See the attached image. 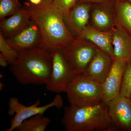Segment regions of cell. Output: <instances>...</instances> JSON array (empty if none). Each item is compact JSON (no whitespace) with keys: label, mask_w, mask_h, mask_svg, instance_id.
Masks as SVG:
<instances>
[{"label":"cell","mask_w":131,"mask_h":131,"mask_svg":"<svg viewBox=\"0 0 131 131\" xmlns=\"http://www.w3.org/2000/svg\"><path fill=\"white\" fill-rule=\"evenodd\" d=\"M51 53L52 68L46 88L47 91L53 93L65 92L68 85L76 75L68 65L61 49L54 50Z\"/></svg>","instance_id":"52a82bcc"},{"label":"cell","mask_w":131,"mask_h":131,"mask_svg":"<svg viewBox=\"0 0 131 131\" xmlns=\"http://www.w3.org/2000/svg\"><path fill=\"white\" fill-rule=\"evenodd\" d=\"M126 61L114 59L111 69L103 83L102 102L107 104L120 95Z\"/></svg>","instance_id":"30bf717a"},{"label":"cell","mask_w":131,"mask_h":131,"mask_svg":"<svg viewBox=\"0 0 131 131\" xmlns=\"http://www.w3.org/2000/svg\"><path fill=\"white\" fill-rule=\"evenodd\" d=\"M51 121L43 115L38 114L24 121L16 129L17 131H44Z\"/></svg>","instance_id":"ac0fdd59"},{"label":"cell","mask_w":131,"mask_h":131,"mask_svg":"<svg viewBox=\"0 0 131 131\" xmlns=\"http://www.w3.org/2000/svg\"><path fill=\"white\" fill-rule=\"evenodd\" d=\"M54 0H42L40 5H46L51 4Z\"/></svg>","instance_id":"d4e9b609"},{"label":"cell","mask_w":131,"mask_h":131,"mask_svg":"<svg viewBox=\"0 0 131 131\" xmlns=\"http://www.w3.org/2000/svg\"><path fill=\"white\" fill-rule=\"evenodd\" d=\"M115 26L131 35V4L127 0H115L114 5Z\"/></svg>","instance_id":"e0dca14e"},{"label":"cell","mask_w":131,"mask_h":131,"mask_svg":"<svg viewBox=\"0 0 131 131\" xmlns=\"http://www.w3.org/2000/svg\"><path fill=\"white\" fill-rule=\"evenodd\" d=\"M22 8L19 0H0V20L12 16Z\"/></svg>","instance_id":"d6986e66"},{"label":"cell","mask_w":131,"mask_h":131,"mask_svg":"<svg viewBox=\"0 0 131 131\" xmlns=\"http://www.w3.org/2000/svg\"><path fill=\"white\" fill-rule=\"evenodd\" d=\"M61 122L67 131L116 130L110 119L107 105L102 102L95 105H70L64 108Z\"/></svg>","instance_id":"3957f363"},{"label":"cell","mask_w":131,"mask_h":131,"mask_svg":"<svg viewBox=\"0 0 131 131\" xmlns=\"http://www.w3.org/2000/svg\"><path fill=\"white\" fill-rule=\"evenodd\" d=\"M107 0H79V2H87L91 3H101L106 2Z\"/></svg>","instance_id":"cb8c5ba5"},{"label":"cell","mask_w":131,"mask_h":131,"mask_svg":"<svg viewBox=\"0 0 131 131\" xmlns=\"http://www.w3.org/2000/svg\"><path fill=\"white\" fill-rule=\"evenodd\" d=\"M130 98H131V94H130Z\"/></svg>","instance_id":"f1b7e54d"},{"label":"cell","mask_w":131,"mask_h":131,"mask_svg":"<svg viewBox=\"0 0 131 131\" xmlns=\"http://www.w3.org/2000/svg\"><path fill=\"white\" fill-rule=\"evenodd\" d=\"M75 38L91 42L99 49L108 53L114 59L112 32L98 30L89 25Z\"/></svg>","instance_id":"9a60e30c"},{"label":"cell","mask_w":131,"mask_h":131,"mask_svg":"<svg viewBox=\"0 0 131 131\" xmlns=\"http://www.w3.org/2000/svg\"><path fill=\"white\" fill-rule=\"evenodd\" d=\"M65 92L70 105L77 106L95 105L102 102L103 83L83 74L77 75L71 81Z\"/></svg>","instance_id":"277c9868"},{"label":"cell","mask_w":131,"mask_h":131,"mask_svg":"<svg viewBox=\"0 0 131 131\" xmlns=\"http://www.w3.org/2000/svg\"><path fill=\"white\" fill-rule=\"evenodd\" d=\"M79 0H54L52 4L64 15L69 12Z\"/></svg>","instance_id":"7402d4cb"},{"label":"cell","mask_w":131,"mask_h":131,"mask_svg":"<svg viewBox=\"0 0 131 131\" xmlns=\"http://www.w3.org/2000/svg\"><path fill=\"white\" fill-rule=\"evenodd\" d=\"M52 68L51 52L37 47L19 52L10 70L21 84L46 85L50 80Z\"/></svg>","instance_id":"7a4b0ae2"},{"label":"cell","mask_w":131,"mask_h":131,"mask_svg":"<svg viewBox=\"0 0 131 131\" xmlns=\"http://www.w3.org/2000/svg\"><path fill=\"white\" fill-rule=\"evenodd\" d=\"M131 94V59L127 62L122 77L120 95L130 97Z\"/></svg>","instance_id":"44dd1931"},{"label":"cell","mask_w":131,"mask_h":131,"mask_svg":"<svg viewBox=\"0 0 131 131\" xmlns=\"http://www.w3.org/2000/svg\"><path fill=\"white\" fill-rule=\"evenodd\" d=\"M115 0L101 3H91L89 25L101 31H112L115 27L114 5Z\"/></svg>","instance_id":"ba28073f"},{"label":"cell","mask_w":131,"mask_h":131,"mask_svg":"<svg viewBox=\"0 0 131 131\" xmlns=\"http://www.w3.org/2000/svg\"><path fill=\"white\" fill-rule=\"evenodd\" d=\"M9 64L6 58L2 53L0 54V66L3 68H6Z\"/></svg>","instance_id":"603a6c76"},{"label":"cell","mask_w":131,"mask_h":131,"mask_svg":"<svg viewBox=\"0 0 131 131\" xmlns=\"http://www.w3.org/2000/svg\"><path fill=\"white\" fill-rule=\"evenodd\" d=\"M113 61L108 53L99 48L86 71L82 74L103 83L111 69Z\"/></svg>","instance_id":"4fadbf2b"},{"label":"cell","mask_w":131,"mask_h":131,"mask_svg":"<svg viewBox=\"0 0 131 131\" xmlns=\"http://www.w3.org/2000/svg\"><path fill=\"white\" fill-rule=\"evenodd\" d=\"M31 3L35 5H40L42 0H30Z\"/></svg>","instance_id":"484cf974"},{"label":"cell","mask_w":131,"mask_h":131,"mask_svg":"<svg viewBox=\"0 0 131 131\" xmlns=\"http://www.w3.org/2000/svg\"><path fill=\"white\" fill-rule=\"evenodd\" d=\"M106 104L108 115L115 129L131 131V98L119 95Z\"/></svg>","instance_id":"9c48e42d"},{"label":"cell","mask_w":131,"mask_h":131,"mask_svg":"<svg viewBox=\"0 0 131 131\" xmlns=\"http://www.w3.org/2000/svg\"><path fill=\"white\" fill-rule=\"evenodd\" d=\"M40 101L38 100L32 105L26 106L19 102L18 99L15 97L10 98L9 102L8 114L10 116L14 115L11 121L10 127L6 131L16 130L25 120L38 114L43 115L49 108L56 107L61 109L63 106V100L62 96L57 94L50 103L45 105L40 106Z\"/></svg>","instance_id":"8992f818"},{"label":"cell","mask_w":131,"mask_h":131,"mask_svg":"<svg viewBox=\"0 0 131 131\" xmlns=\"http://www.w3.org/2000/svg\"><path fill=\"white\" fill-rule=\"evenodd\" d=\"M6 40L12 48L19 52L38 47L40 40V32L37 25L32 20L28 26L21 32Z\"/></svg>","instance_id":"7c38bea8"},{"label":"cell","mask_w":131,"mask_h":131,"mask_svg":"<svg viewBox=\"0 0 131 131\" xmlns=\"http://www.w3.org/2000/svg\"><path fill=\"white\" fill-rule=\"evenodd\" d=\"M31 20L27 10L22 7L9 18L1 20L0 32L5 38L12 37L27 27Z\"/></svg>","instance_id":"5bb4252c"},{"label":"cell","mask_w":131,"mask_h":131,"mask_svg":"<svg viewBox=\"0 0 131 131\" xmlns=\"http://www.w3.org/2000/svg\"><path fill=\"white\" fill-rule=\"evenodd\" d=\"M127 1L129 2L131 4V0H127Z\"/></svg>","instance_id":"83f0119b"},{"label":"cell","mask_w":131,"mask_h":131,"mask_svg":"<svg viewBox=\"0 0 131 131\" xmlns=\"http://www.w3.org/2000/svg\"><path fill=\"white\" fill-rule=\"evenodd\" d=\"M24 7L39 30V48L51 52L62 49L75 39L66 25L63 14L52 3L35 5L26 2Z\"/></svg>","instance_id":"6da1fadb"},{"label":"cell","mask_w":131,"mask_h":131,"mask_svg":"<svg viewBox=\"0 0 131 131\" xmlns=\"http://www.w3.org/2000/svg\"><path fill=\"white\" fill-rule=\"evenodd\" d=\"M114 59L128 62L131 59V35L119 27L112 31Z\"/></svg>","instance_id":"2e32d148"},{"label":"cell","mask_w":131,"mask_h":131,"mask_svg":"<svg viewBox=\"0 0 131 131\" xmlns=\"http://www.w3.org/2000/svg\"><path fill=\"white\" fill-rule=\"evenodd\" d=\"M98 49L89 41L75 39L61 50L70 68L77 75L85 72Z\"/></svg>","instance_id":"5b68a950"},{"label":"cell","mask_w":131,"mask_h":131,"mask_svg":"<svg viewBox=\"0 0 131 131\" xmlns=\"http://www.w3.org/2000/svg\"><path fill=\"white\" fill-rule=\"evenodd\" d=\"M4 86V84H3L2 83H0V89H1V90L3 89V87Z\"/></svg>","instance_id":"4316f807"},{"label":"cell","mask_w":131,"mask_h":131,"mask_svg":"<svg viewBox=\"0 0 131 131\" xmlns=\"http://www.w3.org/2000/svg\"><path fill=\"white\" fill-rule=\"evenodd\" d=\"M0 51L6 58L9 64L15 62L18 56L19 52L14 50L7 42L6 39L0 32Z\"/></svg>","instance_id":"ffe728a7"},{"label":"cell","mask_w":131,"mask_h":131,"mask_svg":"<svg viewBox=\"0 0 131 131\" xmlns=\"http://www.w3.org/2000/svg\"><path fill=\"white\" fill-rule=\"evenodd\" d=\"M91 3L78 2L69 12L64 15L68 29L75 38L89 25Z\"/></svg>","instance_id":"8fae6325"}]
</instances>
